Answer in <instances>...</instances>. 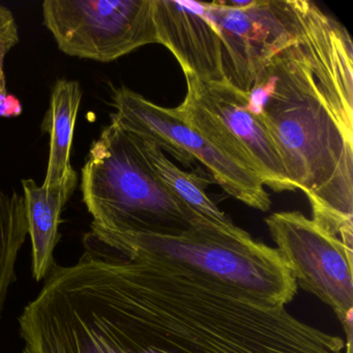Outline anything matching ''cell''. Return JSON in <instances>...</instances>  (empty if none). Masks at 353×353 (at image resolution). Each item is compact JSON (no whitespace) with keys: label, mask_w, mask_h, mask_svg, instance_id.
<instances>
[{"label":"cell","mask_w":353,"mask_h":353,"mask_svg":"<svg viewBox=\"0 0 353 353\" xmlns=\"http://www.w3.org/2000/svg\"><path fill=\"white\" fill-rule=\"evenodd\" d=\"M82 92L79 82L59 79L51 90L50 104L42 123L49 135V157L45 188L77 185L78 176L71 164V150Z\"/></svg>","instance_id":"7c38bea8"},{"label":"cell","mask_w":353,"mask_h":353,"mask_svg":"<svg viewBox=\"0 0 353 353\" xmlns=\"http://www.w3.org/2000/svg\"><path fill=\"white\" fill-rule=\"evenodd\" d=\"M292 28L293 42L256 78L268 88L260 121L312 220L352 249V43L317 7L299 10Z\"/></svg>","instance_id":"7a4b0ae2"},{"label":"cell","mask_w":353,"mask_h":353,"mask_svg":"<svg viewBox=\"0 0 353 353\" xmlns=\"http://www.w3.org/2000/svg\"><path fill=\"white\" fill-rule=\"evenodd\" d=\"M265 223L297 285L334 312L352 342V249L299 212H274Z\"/></svg>","instance_id":"ba28073f"},{"label":"cell","mask_w":353,"mask_h":353,"mask_svg":"<svg viewBox=\"0 0 353 353\" xmlns=\"http://www.w3.org/2000/svg\"><path fill=\"white\" fill-rule=\"evenodd\" d=\"M22 112H23V107L19 99L8 92L0 94V117L13 119V117H20Z\"/></svg>","instance_id":"2e32d148"},{"label":"cell","mask_w":353,"mask_h":353,"mask_svg":"<svg viewBox=\"0 0 353 353\" xmlns=\"http://www.w3.org/2000/svg\"><path fill=\"white\" fill-rule=\"evenodd\" d=\"M18 318L22 353H344L346 342L188 266L94 231Z\"/></svg>","instance_id":"6da1fadb"},{"label":"cell","mask_w":353,"mask_h":353,"mask_svg":"<svg viewBox=\"0 0 353 353\" xmlns=\"http://www.w3.org/2000/svg\"><path fill=\"white\" fill-rule=\"evenodd\" d=\"M43 21L69 57L100 63L159 44L152 0H45Z\"/></svg>","instance_id":"52a82bcc"},{"label":"cell","mask_w":353,"mask_h":353,"mask_svg":"<svg viewBox=\"0 0 353 353\" xmlns=\"http://www.w3.org/2000/svg\"><path fill=\"white\" fill-rule=\"evenodd\" d=\"M81 192L92 227L109 232L173 236L214 224L163 185L135 137L112 121L90 146Z\"/></svg>","instance_id":"3957f363"},{"label":"cell","mask_w":353,"mask_h":353,"mask_svg":"<svg viewBox=\"0 0 353 353\" xmlns=\"http://www.w3.org/2000/svg\"><path fill=\"white\" fill-rule=\"evenodd\" d=\"M132 135L135 137L142 154L145 157L159 181L174 197L214 224L220 226L234 225L230 218L206 194V185L210 181L202 179L199 175L179 168L150 139L134 134Z\"/></svg>","instance_id":"4fadbf2b"},{"label":"cell","mask_w":353,"mask_h":353,"mask_svg":"<svg viewBox=\"0 0 353 353\" xmlns=\"http://www.w3.org/2000/svg\"><path fill=\"white\" fill-rule=\"evenodd\" d=\"M19 42V32L16 22L0 30V94L7 92L6 82L5 59L8 53Z\"/></svg>","instance_id":"9a60e30c"},{"label":"cell","mask_w":353,"mask_h":353,"mask_svg":"<svg viewBox=\"0 0 353 353\" xmlns=\"http://www.w3.org/2000/svg\"><path fill=\"white\" fill-rule=\"evenodd\" d=\"M225 79L247 94L270 59L294 40L289 0L212 1Z\"/></svg>","instance_id":"9c48e42d"},{"label":"cell","mask_w":353,"mask_h":353,"mask_svg":"<svg viewBox=\"0 0 353 353\" xmlns=\"http://www.w3.org/2000/svg\"><path fill=\"white\" fill-rule=\"evenodd\" d=\"M28 235L23 196L0 189V320L10 288L17 280L16 264Z\"/></svg>","instance_id":"5bb4252c"},{"label":"cell","mask_w":353,"mask_h":353,"mask_svg":"<svg viewBox=\"0 0 353 353\" xmlns=\"http://www.w3.org/2000/svg\"><path fill=\"white\" fill-rule=\"evenodd\" d=\"M187 92L173 113L219 150L256 173L264 187L293 191L278 148L260 119L245 109L247 94L222 81H203L183 72Z\"/></svg>","instance_id":"5b68a950"},{"label":"cell","mask_w":353,"mask_h":353,"mask_svg":"<svg viewBox=\"0 0 353 353\" xmlns=\"http://www.w3.org/2000/svg\"><path fill=\"white\" fill-rule=\"evenodd\" d=\"M94 229L141 255L188 266L274 305L285 307L297 292L296 281L278 250L235 225H206L173 236Z\"/></svg>","instance_id":"277c9868"},{"label":"cell","mask_w":353,"mask_h":353,"mask_svg":"<svg viewBox=\"0 0 353 353\" xmlns=\"http://www.w3.org/2000/svg\"><path fill=\"white\" fill-rule=\"evenodd\" d=\"M112 106L115 112L111 113L110 121L150 139L183 166L200 163L212 181L234 199L261 212L270 210L272 201L261 179L181 121L172 109L159 106L127 86L113 90Z\"/></svg>","instance_id":"8992f818"},{"label":"cell","mask_w":353,"mask_h":353,"mask_svg":"<svg viewBox=\"0 0 353 353\" xmlns=\"http://www.w3.org/2000/svg\"><path fill=\"white\" fill-rule=\"evenodd\" d=\"M77 185L45 188L34 179H23L26 221L32 241V276L45 281L57 261L54 250L61 241V214Z\"/></svg>","instance_id":"8fae6325"},{"label":"cell","mask_w":353,"mask_h":353,"mask_svg":"<svg viewBox=\"0 0 353 353\" xmlns=\"http://www.w3.org/2000/svg\"><path fill=\"white\" fill-rule=\"evenodd\" d=\"M14 22H16V20L11 10L8 9L5 6L0 5V30L7 28Z\"/></svg>","instance_id":"e0dca14e"},{"label":"cell","mask_w":353,"mask_h":353,"mask_svg":"<svg viewBox=\"0 0 353 353\" xmlns=\"http://www.w3.org/2000/svg\"><path fill=\"white\" fill-rule=\"evenodd\" d=\"M159 44L174 55L183 72L203 81L225 80L220 34L208 3L152 0Z\"/></svg>","instance_id":"30bf717a"}]
</instances>
